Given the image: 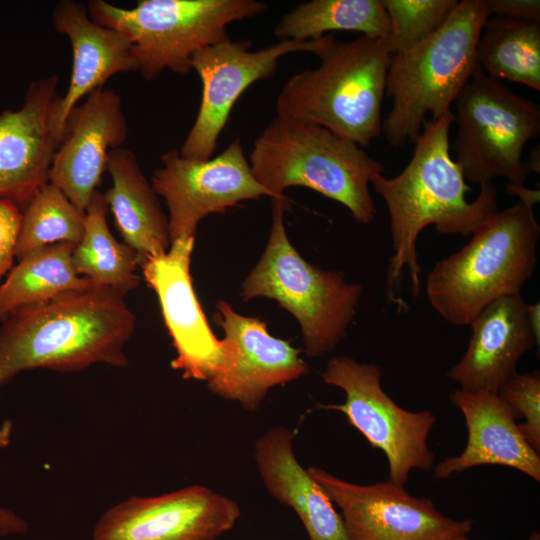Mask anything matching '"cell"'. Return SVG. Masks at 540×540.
I'll list each match as a JSON object with an SVG mask.
<instances>
[{
    "instance_id": "1",
    "label": "cell",
    "mask_w": 540,
    "mask_h": 540,
    "mask_svg": "<svg viewBox=\"0 0 540 540\" xmlns=\"http://www.w3.org/2000/svg\"><path fill=\"white\" fill-rule=\"evenodd\" d=\"M454 120L452 110L438 119H427L413 142V155L406 167L393 178L380 173L370 180L389 213L393 253L385 289L388 302L400 310L406 307L397 294L405 271L413 297L420 294L421 267L416 249L420 233L434 225L440 234L468 237L498 210L493 183L481 185L473 201L466 198L471 187L450 154L449 131Z\"/></svg>"
},
{
    "instance_id": "2",
    "label": "cell",
    "mask_w": 540,
    "mask_h": 540,
    "mask_svg": "<svg viewBox=\"0 0 540 540\" xmlns=\"http://www.w3.org/2000/svg\"><path fill=\"white\" fill-rule=\"evenodd\" d=\"M124 296L95 286L13 312L0 327V387L37 368L77 372L97 363L127 366L124 347L136 318Z\"/></svg>"
},
{
    "instance_id": "3",
    "label": "cell",
    "mask_w": 540,
    "mask_h": 540,
    "mask_svg": "<svg viewBox=\"0 0 540 540\" xmlns=\"http://www.w3.org/2000/svg\"><path fill=\"white\" fill-rule=\"evenodd\" d=\"M321 63L290 77L276 99V116L311 122L364 148L381 134L391 54L383 40L329 35Z\"/></svg>"
},
{
    "instance_id": "4",
    "label": "cell",
    "mask_w": 540,
    "mask_h": 540,
    "mask_svg": "<svg viewBox=\"0 0 540 540\" xmlns=\"http://www.w3.org/2000/svg\"><path fill=\"white\" fill-rule=\"evenodd\" d=\"M539 236L534 208L518 201L497 210L428 273L430 305L446 322L466 326L493 301L521 295L537 263Z\"/></svg>"
},
{
    "instance_id": "5",
    "label": "cell",
    "mask_w": 540,
    "mask_h": 540,
    "mask_svg": "<svg viewBox=\"0 0 540 540\" xmlns=\"http://www.w3.org/2000/svg\"><path fill=\"white\" fill-rule=\"evenodd\" d=\"M249 164L274 198L302 186L342 204L358 223L369 224L376 215L370 180L384 165L325 127L276 116L254 140Z\"/></svg>"
},
{
    "instance_id": "6",
    "label": "cell",
    "mask_w": 540,
    "mask_h": 540,
    "mask_svg": "<svg viewBox=\"0 0 540 540\" xmlns=\"http://www.w3.org/2000/svg\"><path fill=\"white\" fill-rule=\"evenodd\" d=\"M489 17L486 0H462L435 33L391 55L385 90L391 108L381 130L391 147L413 143L427 119L451 111L478 65L476 45Z\"/></svg>"
},
{
    "instance_id": "7",
    "label": "cell",
    "mask_w": 540,
    "mask_h": 540,
    "mask_svg": "<svg viewBox=\"0 0 540 540\" xmlns=\"http://www.w3.org/2000/svg\"><path fill=\"white\" fill-rule=\"evenodd\" d=\"M290 208L286 196L272 199V222L266 248L241 286L240 298L267 297L298 321L303 352L322 357L345 338L363 287L347 282L341 271L323 270L307 262L291 244L284 225Z\"/></svg>"
},
{
    "instance_id": "8",
    "label": "cell",
    "mask_w": 540,
    "mask_h": 540,
    "mask_svg": "<svg viewBox=\"0 0 540 540\" xmlns=\"http://www.w3.org/2000/svg\"><path fill=\"white\" fill-rule=\"evenodd\" d=\"M90 18L120 33L131 45L138 71L151 81L168 69L187 75L192 55L229 39V24L256 17L267 9L257 0H140L122 8L89 0Z\"/></svg>"
},
{
    "instance_id": "9",
    "label": "cell",
    "mask_w": 540,
    "mask_h": 540,
    "mask_svg": "<svg viewBox=\"0 0 540 540\" xmlns=\"http://www.w3.org/2000/svg\"><path fill=\"white\" fill-rule=\"evenodd\" d=\"M454 105L452 149L465 179L481 186L503 177L509 184L525 185L530 173L523 151L540 134L539 104L477 65Z\"/></svg>"
},
{
    "instance_id": "10",
    "label": "cell",
    "mask_w": 540,
    "mask_h": 540,
    "mask_svg": "<svg viewBox=\"0 0 540 540\" xmlns=\"http://www.w3.org/2000/svg\"><path fill=\"white\" fill-rule=\"evenodd\" d=\"M321 377L326 384L340 388L346 398L342 404L319 406L342 412L371 447L384 453L389 480L404 486L412 470L433 467L435 456L428 446V435L435 415L397 405L381 386L379 365L337 356L327 362Z\"/></svg>"
},
{
    "instance_id": "11",
    "label": "cell",
    "mask_w": 540,
    "mask_h": 540,
    "mask_svg": "<svg viewBox=\"0 0 540 540\" xmlns=\"http://www.w3.org/2000/svg\"><path fill=\"white\" fill-rule=\"evenodd\" d=\"M329 35L307 41L278 40L252 51V41L230 39L196 51L191 67L202 83L196 119L179 153L185 158L208 160L213 157L218 138L241 94L256 81L272 77L279 59L287 54H317Z\"/></svg>"
},
{
    "instance_id": "12",
    "label": "cell",
    "mask_w": 540,
    "mask_h": 540,
    "mask_svg": "<svg viewBox=\"0 0 540 540\" xmlns=\"http://www.w3.org/2000/svg\"><path fill=\"white\" fill-rule=\"evenodd\" d=\"M160 160L150 182L166 202L171 243L195 238L198 224L209 214L224 213L245 200L274 198L255 179L238 138L208 160L185 158L177 149Z\"/></svg>"
},
{
    "instance_id": "13",
    "label": "cell",
    "mask_w": 540,
    "mask_h": 540,
    "mask_svg": "<svg viewBox=\"0 0 540 540\" xmlns=\"http://www.w3.org/2000/svg\"><path fill=\"white\" fill-rule=\"evenodd\" d=\"M307 471L341 510L348 540H453L473 528L472 519L446 517L430 498L391 480L362 485L318 466Z\"/></svg>"
},
{
    "instance_id": "14",
    "label": "cell",
    "mask_w": 540,
    "mask_h": 540,
    "mask_svg": "<svg viewBox=\"0 0 540 540\" xmlns=\"http://www.w3.org/2000/svg\"><path fill=\"white\" fill-rule=\"evenodd\" d=\"M240 515L233 499L192 485L114 505L97 521L92 540H217Z\"/></svg>"
},
{
    "instance_id": "15",
    "label": "cell",
    "mask_w": 540,
    "mask_h": 540,
    "mask_svg": "<svg viewBox=\"0 0 540 540\" xmlns=\"http://www.w3.org/2000/svg\"><path fill=\"white\" fill-rule=\"evenodd\" d=\"M194 241L175 240L166 253L148 259L141 268L158 297L176 351L171 367L184 379L208 382L225 368L230 348L214 335L196 297L190 274Z\"/></svg>"
},
{
    "instance_id": "16",
    "label": "cell",
    "mask_w": 540,
    "mask_h": 540,
    "mask_svg": "<svg viewBox=\"0 0 540 540\" xmlns=\"http://www.w3.org/2000/svg\"><path fill=\"white\" fill-rule=\"evenodd\" d=\"M216 308L214 320L225 333L230 353L225 368L207 382L211 392L254 412L270 388L308 373L300 351L271 336L264 321L235 312L223 300Z\"/></svg>"
},
{
    "instance_id": "17",
    "label": "cell",
    "mask_w": 540,
    "mask_h": 540,
    "mask_svg": "<svg viewBox=\"0 0 540 540\" xmlns=\"http://www.w3.org/2000/svg\"><path fill=\"white\" fill-rule=\"evenodd\" d=\"M58 77L33 81L18 110L0 114V200L23 209L47 182L61 136Z\"/></svg>"
},
{
    "instance_id": "18",
    "label": "cell",
    "mask_w": 540,
    "mask_h": 540,
    "mask_svg": "<svg viewBox=\"0 0 540 540\" xmlns=\"http://www.w3.org/2000/svg\"><path fill=\"white\" fill-rule=\"evenodd\" d=\"M126 137L120 95L108 88L92 92L66 119L49 182L85 211L106 171L109 153L122 147Z\"/></svg>"
},
{
    "instance_id": "19",
    "label": "cell",
    "mask_w": 540,
    "mask_h": 540,
    "mask_svg": "<svg viewBox=\"0 0 540 540\" xmlns=\"http://www.w3.org/2000/svg\"><path fill=\"white\" fill-rule=\"evenodd\" d=\"M449 399L464 417L467 443L459 455L435 466L436 479H447L476 466L500 465L540 481L539 453L526 441L513 410L498 393L459 388Z\"/></svg>"
},
{
    "instance_id": "20",
    "label": "cell",
    "mask_w": 540,
    "mask_h": 540,
    "mask_svg": "<svg viewBox=\"0 0 540 540\" xmlns=\"http://www.w3.org/2000/svg\"><path fill=\"white\" fill-rule=\"evenodd\" d=\"M471 336L462 358L447 377L466 391L498 393L515 373L520 358L536 340L521 295L499 298L468 325Z\"/></svg>"
},
{
    "instance_id": "21",
    "label": "cell",
    "mask_w": 540,
    "mask_h": 540,
    "mask_svg": "<svg viewBox=\"0 0 540 540\" xmlns=\"http://www.w3.org/2000/svg\"><path fill=\"white\" fill-rule=\"evenodd\" d=\"M52 23L57 32L67 36L72 48L71 79L58 108L57 126L62 137L69 113L83 97L103 88L118 73L138 71V66L130 43L117 31L93 21L86 4L58 2Z\"/></svg>"
},
{
    "instance_id": "22",
    "label": "cell",
    "mask_w": 540,
    "mask_h": 540,
    "mask_svg": "<svg viewBox=\"0 0 540 540\" xmlns=\"http://www.w3.org/2000/svg\"><path fill=\"white\" fill-rule=\"evenodd\" d=\"M293 432L274 426L255 442L254 458L269 494L299 517L310 540H348L344 521L334 504L298 462Z\"/></svg>"
},
{
    "instance_id": "23",
    "label": "cell",
    "mask_w": 540,
    "mask_h": 540,
    "mask_svg": "<svg viewBox=\"0 0 540 540\" xmlns=\"http://www.w3.org/2000/svg\"><path fill=\"white\" fill-rule=\"evenodd\" d=\"M106 171L112 179L104 193L108 209L124 243L136 252L138 265L166 253L171 245L168 216L136 155L124 147L112 150Z\"/></svg>"
},
{
    "instance_id": "24",
    "label": "cell",
    "mask_w": 540,
    "mask_h": 540,
    "mask_svg": "<svg viewBox=\"0 0 540 540\" xmlns=\"http://www.w3.org/2000/svg\"><path fill=\"white\" fill-rule=\"evenodd\" d=\"M74 246L56 243L18 259L0 285V324L23 307L46 302L68 291L97 286L77 273L72 258Z\"/></svg>"
},
{
    "instance_id": "25",
    "label": "cell",
    "mask_w": 540,
    "mask_h": 540,
    "mask_svg": "<svg viewBox=\"0 0 540 540\" xmlns=\"http://www.w3.org/2000/svg\"><path fill=\"white\" fill-rule=\"evenodd\" d=\"M107 212L104 193L96 190L85 210L84 231L74 246L73 264L79 275L97 286L126 295L139 284L137 255L113 236L107 224Z\"/></svg>"
},
{
    "instance_id": "26",
    "label": "cell",
    "mask_w": 540,
    "mask_h": 540,
    "mask_svg": "<svg viewBox=\"0 0 540 540\" xmlns=\"http://www.w3.org/2000/svg\"><path fill=\"white\" fill-rule=\"evenodd\" d=\"M476 61L494 79L540 91V21L490 16L476 45Z\"/></svg>"
},
{
    "instance_id": "27",
    "label": "cell",
    "mask_w": 540,
    "mask_h": 540,
    "mask_svg": "<svg viewBox=\"0 0 540 540\" xmlns=\"http://www.w3.org/2000/svg\"><path fill=\"white\" fill-rule=\"evenodd\" d=\"M389 20L381 0H311L299 3L278 21V40L307 41L331 31H352L384 40Z\"/></svg>"
},
{
    "instance_id": "28",
    "label": "cell",
    "mask_w": 540,
    "mask_h": 540,
    "mask_svg": "<svg viewBox=\"0 0 540 540\" xmlns=\"http://www.w3.org/2000/svg\"><path fill=\"white\" fill-rule=\"evenodd\" d=\"M85 211L74 205L54 184L47 182L22 209L15 258L56 244H77L82 238Z\"/></svg>"
},
{
    "instance_id": "29",
    "label": "cell",
    "mask_w": 540,
    "mask_h": 540,
    "mask_svg": "<svg viewBox=\"0 0 540 540\" xmlns=\"http://www.w3.org/2000/svg\"><path fill=\"white\" fill-rule=\"evenodd\" d=\"M389 20L383 40L392 55L408 50L435 33L451 15L457 0H381Z\"/></svg>"
},
{
    "instance_id": "30",
    "label": "cell",
    "mask_w": 540,
    "mask_h": 540,
    "mask_svg": "<svg viewBox=\"0 0 540 540\" xmlns=\"http://www.w3.org/2000/svg\"><path fill=\"white\" fill-rule=\"evenodd\" d=\"M498 395L515 417L524 419L519 428L530 446L540 451V372L515 373L499 389Z\"/></svg>"
},
{
    "instance_id": "31",
    "label": "cell",
    "mask_w": 540,
    "mask_h": 540,
    "mask_svg": "<svg viewBox=\"0 0 540 540\" xmlns=\"http://www.w3.org/2000/svg\"><path fill=\"white\" fill-rule=\"evenodd\" d=\"M22 210L16 204L0 200V285L13 267Z\"/></svg>"
},
{
    "instance_id": "32",
    "label": "cell",
    "mask_w": 540,
    "mask_h": 540,
    "mask_svg": "<svg viewBox=\"0 0 540 540\" xmlns=\"http://www.w3.org/2000/svg\"><path fill=\"white\" fill-rule=\"evenodd\" d=\"M491 15L540 21L539 0H486Z\"/></svg>"
},
{
    "instance_id": "33",
    "label": "cell",
    "mask_w": 540,
    "mask_h": 540,
    "mask_svg": "<svg viewBox=\"0 0 540 540\" xmlns=\"http://www.w3.org/2000/svg\"><path fill=\"white\" fill-rule=\"evenodd\" d=\"M28 530L27 522L13 511L0 507V536L24 534Z\"/></svg>"
},
{
    "instance_id": "34",
    "label": "cell",
    "mask_w": 540,
    "mask_h": 540,
    "mask_svg": "<svg viewBox=\"0 0 540 540\" xmlns=\"http://www.w3.org/2000/svg\"><path fill=\"white\" fill-rule=\"evenodd\" d=\"M505 190L508 195L517 197L519 199L518 201L531 208H534L540 199L539 189H530L525 187V185H513L507 183Z\"/></svg>"
},
{
    "instance_id": "35",
    "label": "cell",
    "mask_w": 540,
    "mask_h": 540,
    "mask_svg": "<svg viewBox=\"0 0 540 540\" xmlns=\"http://www.w3.org/2000/svg\"><path fill=\"white\" fill-rule=\"evenodd\" d=\"M527 317L533 335L536 340V345L539 348L540 344V304L539 302L534 304H527Z\"/></svg>"
},
{
    "instance_id": "36",
    "label": "cell",
    "mask_w": 540,
    "mask_h": 540,
    "mask_svg": "<svg viewBox=\"0 0 540 540\" xmlns=\"http://www.w3.org/2000/svg\"><path fill=\"white\" fill-rule=\"evenodd\" d=\"M526 166L528 168L529 173H537L540 172V148L539 145H537L535 148H533L527 159H524Z\"/></svg>"
},
{
    "instance_id": "37",
    "label": "cell",
    "mask_w": 540,
    "mask_h": 540,
    "mask_svg": "<svg viewBox=\"0 0 540 540\" xmlns=\"http://www.w3.org/2000/svg\"><path fill=\"white\" fill-rule=\"evenodd\" d=\"M453 540H471L469 539L467 536H462V537H459V538H456V539H453ZM528 540H540V535L538 532H534L529 538Z\"/></svg>"
}]
</instances>
